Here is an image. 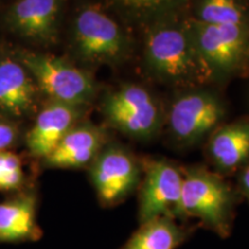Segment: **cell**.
Wrapping results in <instances>:
<instances>
[{
    "mask_svg": "<svg viewBox=\"0 0 249 249\" xmlns=\"http://www.w3.org/2000/svg\"><path fill=\"white\" fill-rule=\"evenodd\" d=\"M20 60L34 77L39 91L51 98V102L80 107L95 95L91 76L60 58L26 52Z\"/></svg>",
    "mask_w": 249,
    "mask_h": 249,
    "instance_id": "3",
    "label": "cell"
},
{
    "mask_svg": "<svg viewBox=\"0 0 249 249\" xmlns=\"http://www.w3.org/2000/svg\"><path fill=\"white\" fill-rule=\"evenodd\" d=\"M182 180V173L169 161H149L140 192V224L163 216L176 218Z\"/></svg>",
    "mask_w": 249,
    "mask_h": 249,
    "instance_id": "7",
    "label": "cell"
},
{
    "mask_svg": "<svg viewBox=\"0 0 249 249\" xmlns=\"http://www.w3.org/2000/svg\"><path fill=\"white\" fill-rule=\"evenodd\" d=\"M195 44L211 71H230L244 60L248 48L247 26H204L192 30Z\"/></svg>",
    "mask_w": 249,
    "mask_h": 249,
    "instance_id": "8",
    "label": "cell"
},
{
    "mask_svg": "<svg viewBox=\"0 0 249 249\" xmlns=\"http://www.w3.org/2000/svg\"><path fill=\"white\" fill-rule=\"evenodd\" d=\"M79 107L62 103L51 102L37 116L26 136V144L31 156L44 160L76 126Z\"/></svg>",
    "mask_w": 249,
    "mask_h": 249,
    "instance_id": "11",
    "label": "cell"
},
{
    "mask_svg": "<svg viewBox=\"0 0 249 249\" xmlns=\"http://www.w3.org/2000/svg\"><path fill=\"white\" fill-rule=\"evenodd\" d=\"M37 88L35 80L20 59H0V111L21 119L34 111Z\"/></svg>",
    "mask_w": 249,
    "mask_h": 249,
    "instance_id": "12",
    "label": "cell"
},
{
    "mask_svg": "<svg viewBox=\"0 0 249 249\" xmlns=\"http://www.w3.org/2000/svg\"><path fill=\"white\" fill-rule=\"evenodd\" d=\"M18 140V130L9 121L0 119V151L11 150Z\"/></svg>",
    "mask_w": 249,
    "mask_h": 249,
    "instance_id": "20",
    "label": "cell"
},
{
    "mask_svg": "<svg viewBox=\"0 0 249 249\" xmlns=\"http://www.w3.org/2000/svg\"><path fill=\"white\" fill-rule=\"evenodd\" d=\"M90 177L99 202L112 207L123 202L138 186L139 164L124 149L108 147L92 161Z\"/></svg>",
    "mask_w": 249,
    "mask_h": 249,
    "instance_id": "5",
    "label": "cell"
},
{
    "mask_svg": "<svg viewBox=\"0 0 249 249\" xmlns=\"http://www.w3.org/2000/svg\"><path fill=\"white\" fill-rule=\"evenodd\" d=\"M60 0H17L9 8L7 26L22 38L48 45L58 34Z\"/></svg>",
    "mask_w": 249,
    "mask_h": 249,
    "instance_id": "10",
    "label": "cell"
},
{
    "mask_svg": "<svg viewBox=\"0 0 249 249\" xmlns=\"http://www.w3.org/2000/svg\"><path fill=\"white\" fill-rule=\"evenodd\" d=\"M240 186L242 192L249 197V166L246 167L240 176Z\"/></svg>",
    "mask_w": 249,
    "mask_h": 249,
    "instance_id": "21",
    "label": "cell"
},
{
    "mask_svg": "<svg viewBox=\"0 0 249 249\" xmlns=\"http://www.w3.org/2000/svg\"><path fill=\"white\" fill-rule=\"evenodd\" d=\"M223 118L219 101L207 92L186 93L177 99L170 113L173 135L182 142H195Z\"/></svg>",
    "mask_w": 249,
    "mask_h": 249,
    "instance_id": "9",
    "label": "cell"
},
{
    "mask_svg": "<svg viewBox=\"0 0 249 249\" xmlns=\"http://www.w3.org/2000/svg\"><path fill=\"white\" fill-rule=\"evenodd\" d=\"M124 11L138 17L150 15L169 7L178 0H116Z\"/></svg>",
    "mask_w": 249,
    "mask_h": 249,
    "instance_id": "19",
    "label": "cell"
},
{
    "mask_svg": "<svg viewBox=\"0 0 249 249\" xmlns=\"http://www.w3.org/2000/svg\"><path fill=\"white\" fill-rule=\"evenodd\" d=\"M40 235L37 201L33 193H21L0 202V242L35 241Z\"/></svg>",
    "mask_w": 249,
    "mask_h": 249,
    "instance_id": "14",
    "label": "cell"
},
{
    "mask_svg": "<svg viewBox=\"0 0 249 249\" xmlns=\"http://www.w3.org/2000/svg\"><path fill=\"white\" fill-rule=\"evenodd\" d=\"M144 57L152 74L172 83L204 81L213 73L192 30L180 24L160 23L151 28L145 37Z\"/></svg>",
    "mask_w": 249,
    "mask_h": 249,
    "instance_id": "1",
    "label": "cell"
},
{
    "mask_svg": "<svg viewBox=\"0 0 249 249\" xmlns=\"http://www.w3.org/2000/svg\"><path fill=\"white\" fill-rule=\"evenodd\" d=\"M104 112L110 123L135 138H147L157 128L160 113L155 99L143 87L124 86L107 96Z\"/></svg>",
    "mask_w": 249,
    "mask_h": 249,
    "instance_id": "6",
    "label": "cell"
},
{
    "mask_svg": "<svg viewBox=\"0 0 249 249\" xmlns=\"http://www.w3.org/2000/svg\"><path fill=\"white\" fill-rule=\"evenodd\" d=\"M104 135L91 124L74 126L57 148L45 158L44 164L55 169H80L91 165L102 151Z\"/></svg>",
    "mask_w": 249,
    "mask_h": 249,
    "instance_id": "13",
    "label": "cell"
},
{
    "mask_svg": "<svg viewBox=\"0 0 249 249\" xmlns=\"http://www.w3.org/2000/svg\"><path fill=\"white\" fill-rule=\"evenodd\" d=\"M198 23L204 26H247L240 0H201Z\"/></svg>",
    "mask_w": 249,
    "mask_h": 249,
    "instance_id": "17",
    "label": "cell"
},
{
    "mask_svg": "<svg viewBox=\"0 0 249 249\" xmlns=\"http://www.w3.org/2000/svg\"><path fill=\"white\" fill-rule=\"evenodd\" d=\"M76 53L92 65L114 64L124 58L127 39L113 18L98 7L82 8L73 24Z\"/></svg>",
    "mask_w": 249,
    "mask_h": 249,
    "instance_id": "4",
    "label": "cell"
},
{
    "mask_svg": "<svg viewBox=\"0 0 249 249\" xmlns=\"http://www.w3.org/2000/svg\"><path fill=\"white\" fill-rule=\"evenodd\" d=\"M209 152L220 170L240 166L249 157V124H231L218 130L211 139Z\"/></svg>",
    "mask_w": 249,
    "mask_h": 249,
    "instance_id": "16",
    "label": "cell"
},
{
    "mask_svg": "<svg viewBox=\"0 0 249 249\" xmlns=\"http://www.w3.org/2000/svg\"><path fill=\"white\" fill-rule=\"evenodd\" d=\"M26 180L23 161L11 150L0 151V192L22 189Z\"/></svg>",
    "mask_w": 249,
    "mask_h": 249,
    "instance_id": "18",
    "label": "cell"
},
{
    "mask_svg": "<svg viewBox=\"0 0 249 249\" xmlns=\"http://www.w3.org/2000/svg\"><path fill=\"white\" fill-rule=\"evenodd\" d=\"M197 227L179 225L176 218L158 217L140 224L121 249H177L189 239Z\"/></svg>",
    "mask_w": 249,
    "mask_h": 249,
    "instance_id": "15",
    "label": "cell"
},
{
    "mask_svg": "<svg viewBox=\"0 0 249 249\" xmlns=\"http://www.w3.org/2000/svg\"><path fill=\"white\" fill-rule=\"evenodd\" d=\"M233 209L234 196L222 178L202 169L187 171L174 217L196 218L205 229L227 238L232 231Z\"/></svg>",
    "mask_w": 249,
    "mask_h": 249,
    "instance_id": "2",
    "label": "cell"
}]
</instances>
